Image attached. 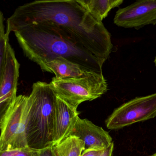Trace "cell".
Wrapping results in <instances>:
<instances>
[{"mask_svg": "<svg viewBox=\"0 0 156 156\" xmlns=\"http://www.w3.org/2000/svg\"><path fill=\"white\" fill-rule=\"evenodd\" d=\"M24 53L39 67L62 57L88 72L103 74L113 48L102 22L80 0L37 1L17 7L7 21Z\"/></svg>", "mask_w": 156, "mask_h": 156, "instance_id": "cell-1", "label": "cell"}, {"mask_svg": "<svg viewBox=\"0 0 156 156\" xmlns=\"http://www.w3.org/2000/svg\"><path fill=\"white\" fill-rule=\"evenodd\" d=\"M57 98L50 83L33 84L28 96L26 136L29 147L42 150L53 147Z\"/></svg>", "mask_w": 156, "mask_h": 156, "instance_id": "cell-2", "label": "cell"}, {"mask_svg": "<svg viewBox=\"0 0 156 156\" xmlns=\"http://www.w3.org/2000/svg\"><path fill=\"white\" fill-rule=\"evenodd\" d=\"M50 84L57 97L76 109L82 103L100 98L108 90L103 74L94 72L74 78L57 79L55 77Z\"/></svg>", "mask_w": 156, "mask_h": 156, "instance_id": "cell-3", "label": "cell"}, {"mask_svg": "<svg viewBox=\"0 0 156 156\" xmlns=\"http://www.w3.org/2000/svg\"><path fill=\"white\" fill-rule=\"evenodd\" d=\"M28 111V96H17L0 129V151L28 147L26 130Z\"/></svg>", "mask_w": 156, "mask_h": 156, "instance_id": "cell-4", "label": "cell"}, {"mask_svg": "<svg viewBox=\"0 0 156 156\" xmlns=\"http://www.w3.org/2000/svg\"><path fill=\"white\" fill-rule=\"evenodd\" d=\"M156 117V93L136 97L114 110L105 122L106 127L117 130Z\"/></svg>", "mask_w": 156, "mask_h": 156, "instance_id": "cell-5", "label": "cell"}, {"mask_svg": "<svg viewBox=\"0 0 156 156\" xmlns=\"http://www.w3.org/2000/svg\"><path fill=\"white\" fill-rule=\"evenodd\" d=\"M115 24L125 28L139 29L156 24V0L137 1L120 8L114 19Z\"/></svg>", "mask_w": 156, "mask_h": 156, "instance_id": "cell-6", "label": "cell"}, {"mask_svg": "<svg viewBox=\"0 0 156 156\" xmlns=\"http://www.w3.org/2000/svg\"><path fill=\"white\" fill-rule=\"evenodd\" d=\"M70 136H76L83 142V151L104 150L113 143L108 132L87 119L80 117Z\"/></svg>", "mask_w": 156, "mask_h": 156, "instance_id": "cell-7", "label": "cell"}, {"mask_svg": "<svg viewBox=\"0 0 156 156\" xmlns=\"http://www.w3.org/2000/svg\"><path fill=\"white\" fill-rule=\"evenodd\" d=\"M79 114L77 109L57 97L53 146L70 136L79 118Z\"/></svg>", "mask_w": 156, "mask_h": 156, "instance_id": "cell-8", "label": "cell"}, {"mask_svg": "<svg viewBox=\"0 0 156 156\" xmlns=\"http://www.w3.org/2000/svg\"><path fill=\"white\" fill-rule=\"evenodd\" d=\"M40 67L43 71L54 73L57 79L81 78L91 72L85 71L79 65L62 57L54 59Z\"/></svg>", "mask_w": 156, "mask_h": 156, "instance_id": "cell-9", "label": "cell"}, {"mask_svg": "<svg viewBox=\"0 0 156 156\" xmlns=\"http://www.w3.org/2000/svg\"><path fill=\"white\" fill-rule=\"evenodd\" d=\"M94 18L97 21L102 20L108 16L109 12L121 5L123 0H80Z\"/></svg>", "mask_w": 156, "mask_h": 156, "instance_id": "cell-10", "label": "cell"}, {"mask_svg": "<svg viewBox=\"0 0 156 156\" xmlns=\"http://www.w3.org/2000/svg\"><path fill=\"white\" fill-rule=\"evenodd\" d=\"M52 148L55 156H81L84 143L78 137L70 136Z\"/></svg>", "mask_w": 156, "mask_h": 156, "instance_id": "cell-11", "label": "cell"}, {"mask_svg": "<svg viewBox=\"0 0 156 156\" xmlns=\"http://www.w3.org/2000/svg\"><path fill=\"white\" fill-rule=\"evenodd\" d=\"M41 150L31 147L0 151V156H39Z\"/></svg>", "mask_w": 156, "mask_h": 156, "instance_id": "cell-12", "label": "cell"}, {"mask_svg": "<svg viewBox=\"0 0 156 156\" xmlns=\"http://www.w3.org/2000/svg\"><path fill=\"white\" fill-rule=\"evenodd\" d=\"M9 44V36L5 34L0 40V85L5 69L6 51Z\"/></svg>", "mask_w": 156, "mask_h": 156, "instance_id": "cell-13", "label": "cell"}, {"mask_svg": "<svg viewBox=\"0 0 156 156\" xmlns=\"http://www.w3.org/2000/svg\"><path fill=\"white\" fill-rule=\"evenodd\" d=\"M103 150H87L83 152L81 156H99Z\"/></svg>", "mask_w": 156, "mask_h": 156, "instance_id": "cell-14", "label": "cell"}, {"mask_svg": "<svg viewBox=\"0 0 156 156\" xmlns=\"http://www.w3.org/2000/svg\"><path fill=\"white\" fill-rule=\"evenodd\" d=\"M39 156H55V155L52 147H49L42 149Z\"/></svg>", "mask_w": 156, "mask_h": 156, "instance_id": "cell-15", "label": "cell"}, {"mask_svg": "<svg viewBox=\"0 0 156 156\" xmlns=\"http://www.w3.org/2000/svg\"><path fill=\"white\" fill-rule=\"evenodd\" d=\"M114 147V145L113 143L110 146L105 149L99 156H112Z\"/></svg>", "mask_w": 156, "mask_h": 156, "instance_id": "cell-16", "label": "cell"}, {"mask_svg": "<svg viewBox=\"0 0 156 156\" xmlns=\"http://www.w3.org/2000/svg\"><path fill=\"white\" fill-rule=\"evenodd\" d=\"M5 32L4 25V18L2 13L0 10V40L1 38L5 35Z\"/></svg>", "mask_w": 156, "mask_h": 156, "instance_id": "cell-17", "label": "cell"}, {"mask_svg": "<svg viewBox=\"0 0 156 156\" xmlns=\"http://www.w3.org/2000/svg\"><path fill=\"white\" fill-rule=\"evenodd\" d=\"M154 62L156 66V56L155 58L154 61Z\"/></svg>", "mask_w": 156, "mask_h": 156, "instance_id": "cell-18", "label": "cell"}, {"mask_svg": "<svg viewBox=\"0 0 156 156\" xmlns=\"http://www.w3.org/2000/svg\"><path fill=\"white\" fill-rule=\"evenodd\" d=\"M151 156H156V153H155L154 154L152 155Z\"/></svg>", "mask_w": 156, "mask_h": 156, "instance_id": "cell-19", "label": "cell"}, {"mask_svg": "<svg viewBox=\"0 0 156 156\" xmlns=\"http://www.w3.org/2000/svg\"></svg>", "mask_w": 156, "mask_h": 156, "instance_id": "cell-20", "label": "cell"}]
</instances>
